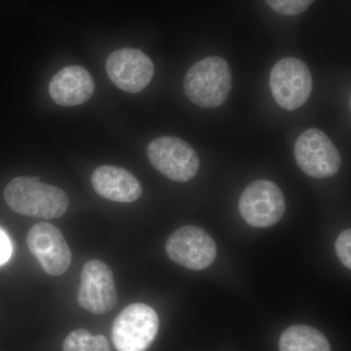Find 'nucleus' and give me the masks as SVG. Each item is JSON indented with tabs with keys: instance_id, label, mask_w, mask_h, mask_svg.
I'll return each mask as SVG.
<instances>
[{
	"instance_id": "1",
	"label": "nucleus",
	"mask_w": 351,
	"mask_h": 351,
	"mask_svg": "<svg viewBox=\"0 0 351 351\" xmlns=\"http://www.w3.org/2000/svg\"><path fill=\"white\" fill-rule=\"evenodd\" d=\"M7 205L16 213L38 219H56L68 210V195L38 178H15L4 191Z\"/></svg>"
},
{
	"instance_id": "2",
	"label": "nucleus",
	"mask_w": 351,
	"mask_h": 351,
	"mask_svg": "<svg viewBox=\"0 0 351 351\" xmlns=\"http://www.w3.org/2000/svg\"><path fill=\"white\" fill-rule=\"evenodd\" d=\"M230 64L221 57H208L189 69L184 80V91L198 107L215 108L223 105L232 90Z\"/></svg>"
},
{
	"instance_id": "3",
	"label": "nucleus",
	"mask_w": 351,
	"mask_h": 351,
	"mask_svg": "<svg viewBox=\"0 0 351 351\" xmlns=\"http://www.w3.org/2000/svg\"><path fill=\"white\" fill-rule=\"evenodd\" d=\"M159 318L152 307L133 304L113 322L112 343L119 351H145L156 338Z\"/></svg>"
},
{
	"instance_id": "4",
	"label": "nucleus",
	"mask_w": 351,
	"mask_h": 351,
	"mask_svg": "<svg viewBox=\"0 0 351 351\" xmlns=\"http://www.w3.org/2000/svg\"><path fill=\"white\" fill-rule=\"evenodd\" d=\"M313 86L308 66L297 58H284L270 71V91L277 105L285 110L302 107L308 101Z\"/></svg>"
},
{
	"instance_id": "5",
	"label": "nucleus",
	"mask_w": 351,
	"mask_h": 351,
	"mask_svg": "<svg viewBox=\"0 0 351 351\" xmlns=\"http://www.w3.org/2000/svg\"><path fill=\"white\" fill-rule=\"evenodd\" d=\"M149 162L157 171L175 182H188L199 170V157L193 147L182 138H157L147 147Z\"/></svg>"
},
{
	"instance_id": "6",
	"label": "nucleus",
	"mask_w": 351,
	"mask_h": 351,
	"mask_svg": "<svg viewBox=\"0 0 351 351\" xmlns=\"http://www.w3.org/2000/svg\"><path fill=\"white\" fill-rule=\"evenodd\" d=\"M239 208L242 218L254 228L276 225L285 213V198L274 182L258 180L249 184L240 196Z\"/></svg>"
},
{
	"instance_id": "7",
	"label": "nucleus",
	"mask_w": 351,
	"mask_h": 351,
	"mask_svg": "<svg viewBox=\"0 0 351 351\" xmlns=\"http://www.w3.org/2000/svg\"><path fill=\"white\" fill-rule=\"evenodd\" d=\"M294 154L302 172L315 179L332 177L341 168L338 149L319 129H309L301 134L295 141Z\"/></svg>"
},
{
	"instance_id": "8",
	"label": "nucleus",
	"mask_w": 351,
	"mask_h": 351,
	"mask_svg": "<svg viewBox=\"0 0 351 351\" xmlns=\"http://www.w3.org/2000/svg\"><path fill=\"white\" fill-rule=\"evenodd\" d=\"M168 257L186 269H207L216 260L217 245L203 228L182 226L170 235L165 244Z\"/></svg>"
},
{
	"instance_id": "9",
	"label": "nucleus",
	"mask_w": 351,
	"mask_h": 351,
	"mask_svg": "<svg viewBox=\"0 0 351 351\" xmlns=\"http://www.w3.org/2000/svg\"><path fill=\"white\" fill-rule=\"evenodd\" d=\"M80 306L94 314L112 311L119 301L112 269L105 263L91 260L85 263L78 290Z\"/></svg>"
},
{
	"instance_id": "10",
	"label": "nucleus",
	"mask_w": 351,
	"mask_h": 351,
	"mask_svg": "<svg viewBox=\"0 0 351 351\" xmlns=\"http://www.w3.org/2000/svg\"><path fill=\"white\" fill-rule=\"evenodd\" d=\"M106 69L113 84L133 94L143 91L154 75L151 58L135 48H122L112 52L108 58Z\"/></svg>"
},
{
	"instance_id": "11",
	"label": "nucleus",
	"mask_w": 351,
	"mask_h": 351,
	"mask_svg": "<svg viewBox=\"0 0 351 351\" xmlns=\"http://www.w3.org/2000/svg\"><path fill=\"white\" fill-rule=\"evenodd\" d=\"M27 244L49 276H62L71 265V249L62 232L51 223H38L32 226L27 232Z\"/></svg>"
},
{
	"instance_id": "12",
	"label": "nucleus",
	"mask_w": 351,
	"mask_h": 351,
	"mask_svg": "<svg viewBox=\"0 0 351 351\" xmlns=\"http://www.w3.org/2000/svg\"><path fill=\"white\" fill-rule=\"evenodd\" d=\"M95 92L93 77L80 66H66L53 76L49 84L52 100L64 107L86 103Z\"/></svg>"
},
{
	"instance_id": "13",
	"label": "nucleus",
	"mask_w": 351,
	"mask_h": 351,
	"mask_svg": "<svg viewBox=\"0 0 351 351\" xmlns=\"http://www.w3.org/2000/svg\"><path fill=\"white\" fill-rule=\"evenodd\" d=\"M94 191L114 202L131 203L142 195L141 182L132 173L112 165H101L91 178Z\"/></svg>"
},
{
	"instance_id": "14",
	"label": "nucleus",
	"mask_w": 351,
	"mask_h": 351,
	"mask_svg": "<svg viewBox=\"0 0 351 351\" xmlns=\"http://www.w3.org/2000/svg\"><path fill=\"white\" fill-rule=\"evenodd\" d=\"M280 351H331L326 337L318 330L304 325L289 327L279 339Z\"/></svg>"
},
{
	"instance_id": "15",
	"label": "nucleus",
	"mask_w": 351,
	"mask_h": 351,
	"mask_svg": "<svg viewBox=\"0 0 351 351\" xmlns=\"http://www.w3.org/2000/svg\"><path fill=\"white\" fill-rule=\"evenodd\" d=\"M64 351H110V343L101 335H92L84 329L71 332L64 341Z\"/></svg>"
},
{
	"instance_id": "16",
	"label": "nucleus",
	"mask_w": 351,
	"mask_h": 351,
	"mask_svg": "<svg viewBox=\"0 0 351 351\" xmlns=\"http://www.w3.org/2000/svg\"><path fill=\"white\" fill-rule=\"evenodd\" d=\"M314 0H265L267 5L283 16L299 15L313 3Z\"/></svg>"
},
{
	"instance_id": "17",
	"label": "nucleus",
	"mask_w": 351,
	"mask_h": 351,
	"mask_svg": "<svg viewBox=\"0 0 351 351\" xmlns=\"http://www.w3.org/2000/svg\"><path fill=\"white\" fill-rule=\"evenodd\" d=\"M337 256L341 261V263L348 267V269H351V230H346L345 232L341 233L337 239L336 244Z\"/></svg>"
},
{
	"instance_id": "18",
	"label": "nucleus",
	"mask_w": 351,
	"mask_h": 351,
	"mask_svg": "<svg viewBox=\"0 0 351 351\" xmlns=\"http://www.w3.org/2000/svg\"><path fill=\"white\" fill-rule=\"evenodd\" d=\"M12 253L10 239L3 230L0 228V265H4L10 258Z\"/></svg>"
}]
</instances>
